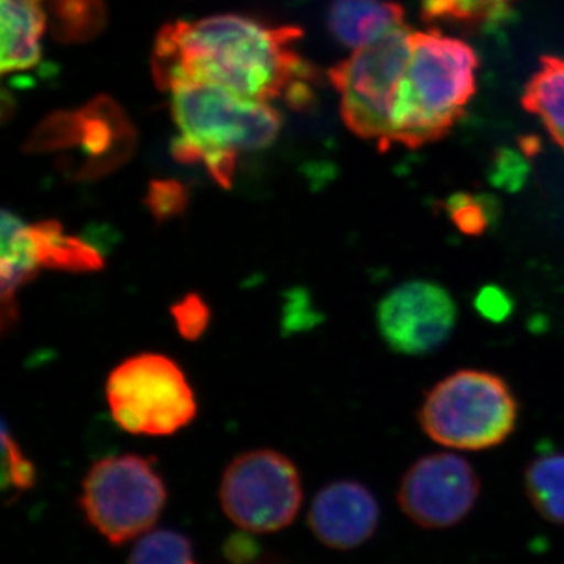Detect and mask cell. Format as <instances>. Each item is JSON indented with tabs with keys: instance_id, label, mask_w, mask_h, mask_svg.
<instances>
[{
	"instance_id": "cell-8",
	"label": "cell",
	"mask_w": 564,
	"mask_h": 564,
	"mask_svg": "<svg viewBox=\"0 0 564 564\" xmlns=\"http://www.w3.org/2000/svg\"><path fill=\"white\" fill-rule=\"evenodd\" d=\"M220 502L234 524L248 532H278L292 524L302 507L299 470L269 448L236 456L223 474Z\"/></svg>"
},
{
	"instance_id": "cell-1",
	"label": "cell",
	"mask_w": 564,
	"mask_h": 564,
	"mask_svg": "<svg viewBox=\"0 0 564 564\" xmlns=\"http://www.w3.org/2000/svg\"><path fill=\"white\" fill-rule=\"evenodd\" d=\"M302 35L295 25L236 13L169 22L152 46V77L163 91L203 84L254 101L285 98L304 109L313 102L315 73L295 50Z\"/></svg>"
},
{
	"instance_id": "cell-7",
	"label": "cell",
	"mask_w": 564,
	"mask_h": 564,
	"mask_svg": "<svg viewBox=\"0 0 564 564\" xmlns=\"http://www.w3.org/2000/svg\"><path fill=\"white\" fill-rule=\"evenodd\" d=\"M111 417L122 430L169 436L196 415L191 384L173 359L141 352L121 362L106 386Z\"/></svg>"
},
{
	"instance_id": "cell-17",
	"label": "cell",
	"mask_w": 564,
	"mask_h": 564,
	"mask_svg": "<svg viewBox=\"0 0 564 564\" xmlns=\"http://www.w3.org/2000/svg\"><path fill=\"white\" fill-rule=\"evenodd\" d=\"M516 2L518 0H422V18L429 22L492 31L513 20Z\"/></svg>"
},
{
	"instance_id": "cell-10",
	"label": "cell",
	"mask_w": 564,
	"mask_h": 564,
	"mask_svg": "<svg viewBox=\"0 0 564 564\" xmlns=\"http://www.w3.org/2000/svg\"><path fill=\"white\" fill-rule=\"evenodd\" d=\"M378 328L386 344L402 355H426L451 337L458 317L455 300L433 281H408L378 306Z\"/></svg>"
},
{
	"instance_id": "cell-6",
	"label": "cell",
	"mask_w": 564,
	"mask_h": 564,
	"mask_svg": "<svg viewBox=\"0 0 564 564\" xmlns=\"http://www.w3.org/2000/svg\"><path fill=\"white\" fill-rule=\"evenodd\" d=\"M166 488L150 458L118 455L93 464L82 481L80 508L93 529L120 545L151 532Z\"/></svg>"
},
{
	"instance_id": "cell-23",
	"label": "cell",
	"mask_w": 564,
	"mask_h": 564,
	"mask_svg": "<svg viewBox=\"0 0 564 564\" xmlns=\"http://www.w3.org/2000/svg\"><path fill=\"white\" fill-rule=\"evenodd\" d=\"M188 193L180 182L152 181L148 191L147 204L152 217L166 221L182 214L187 207Z\"/></svg>"
},
{
	"instance_id": "cell-11",
	"label": "cell",
	"mask_w": 564,
	"mask_h": 564,
	"mask_svg": "<svg viewBox=\"0 0 564 564\" xmlns=\"http://www.w3.org/2000/svg\"><path fill=\"white\" fill-rule=\"evenodd\" d=\"M307 521L323 544L337 551H350L377 532L380 505L358 481H334L315 496Z\"/></svg>"
},
{
	"instance_id": "cell-15",
	"label": "cell",
	"mask_w": 564,
	"mask_h": 564,
	"mask_svg": "<svg viewBox=\"0 0 564 564\" xmlns=\"http://www.w3.org/2000/svg\"><path fill=\"white\" fill-rule=\"evenodd\" d=\"M522 104L564 150V58L544 55L527 84Z\"/></svg>"
},
{
	"instance_id": "cell-20",
	"label": "cell",
	"mask_w": 564,
	"mask_h": 564,
	"mask_svg": "<svg viewBox=\"0 0 564 564\" xmlns=\"http://www.w3.org/2000/svg\"><path fill=\"white\" fill-rule=\"evenodd\" d=\"M128 564H195L191 541L173 530H154L140 536Z\"/></svg>"
},
{
	"instance_id": "cell-21",
	"label": "cell",
	"mask_w": 564,
	"mask_h": 564,
	"mask_svg": "<svg viewBox=\"0 0 564 564\" xmlns=\"http://www.w3.org/2000/svg\"><path fill=\"white\" fill-rule=\"evenodd\" d=\"M36 469L31 459L25 456L7 423L2 425V491L9 499L29 491L35 486Z\"/></svg>"
},
{
	"instance_id": "cell-22",
	"label": "cell",
	"mask_w": 564,
	"mask_h": 564,
	"mask_svg": "<svg viewBox=\"0 0 564 564\" xmlns=\"http://www.w3.org/2000/svg\"><path fill=\"white\" fill-rule=\"evenodd\" d=\"M445 209L452 223L466 236H481L491 225V207L484 198L458 193L448 199Z\"/></svg>"
},
{
	"instance_id": "cell-25",
	"label": "cell",
	"mask_w": 564,
	"mask_h": 564,
	"mask_svg": "<svg viewBox=\"0 0 564 564\" xmlns=\"http://www.w3.org/2000/svg\"><path fill=\"white\" fill-rule=\"evenodd\" d=\"M475 306L481 315L492 322L505 321L513 310L510 296L499 288H485L478 293Z\"/></svg>"
},
{
	"instance_id": "cell-12",
	"label": "cell",
	"mask_w": 564,
	"mask_h": 564,
	"mask_svg": "<svg viewBox=\"0 0 564 564\" xmlns=\"http://www.w3.org/2000/svg\"><path fill=\"white\" fill-rule=\"evenodd\" d=\"M3 76L36 66L41 61V39L47 25L46 0H0Z\"/></svg>"
},
{
	"instance_id": "cell-2",
	"label": "cell",
	"mask_w": 564,
	"mask_h": 564,
	"mask_svg": "<svg viewBox=\"0 0 564 564\" xmlns=\"http://www.w3.org/2000/svg\"><path fill=\"white\" fill-rule=\"evenodd\" d=\"M170 95L174 159L202 163L221 187L232 184L240 154L270 147L281 131V115L269 102L203 84L181 85Z\"/></svg>"
},
{
	"instance_id": "cell-3",
	"label": "cell",
	"mask_w": 564,
	"mask_h": 564,
	"mask_svg": "<svg viewBox=\"0 0 564 564\" xmlns=\"http://www.w3.org/2000/svg\"><path fill=\"white\" fill-rule=\"evenodd\" d=\"M411 54L392 115V144L421 148L443 139L477 91L478 57L440 31L411 33Z\"/></svg>"
},
{
	"instance_id": "cell-16",
	"label": "cell",
	"mask_w": 564,
	"mask_h": 564,
	"mask_svg": "<svg viewBox=\"0 0 564 564\" xmlns=\"http://www.w3.org/2000/svg\"><path fill=\"white\" fill-rule=\"evenodd\" d=\"M33 239L41 269L63 270V272H96L102 267L101 252L95 250L84 239L68 236L61 223L54 220L32 225Z\"/></svg>"
},
{
	"instance_id": "cell-18",
	"label": "cell",
	"mask_w": 564,
	"mask_h": 564,
	"mask_svg": "<svg viewBox=\"0 0 564 564\" xmlns=\"http://www.w3.org/2000/svg\"><path fill=\"white\" fill-rule=\"evenodd\" d=\"M525 491L545 521L564 525V454L545 452L525 470Z\"/></svg>"
},
{
	"instance_id": "cell-9",
	"label": "cell",
	"mask_w": 564,
	"mask_h": 564,
	"mask_svg": "<svg viewBox=\"0 0 564 564\" xmlns=\"http://www.w3.org/2000/svg\"><path fill=\"white\" fill-rule=\"evenodd\" d=\"M480 491V478L467 459L433 454L406 470L397 500L403 513L422 529H448L474 510Z\"/></svg>"
},
{
	"instance_id": "cell-24",
	"label": "cell",
	"mask_w": 564,
	"mask_h": 564,
	"mask_svg": "<svg viewBox=\"0 0 564 564\" xmlns=\"http://www.w3.org/2000/svg\"><path fill=\"white\" fill-rule=\"evenodd\" d=\"M172 315L181 336L188 340L198 339L206 332L210 321L209 306L195 293L174 303Z\"/></svg>"
},
{
	"instance_id": "cell-5",
	"label": "cell",
	"mask_w": 564,
	"mask_h": 564,
	"mask_svg": "<svg viewBox=\"0 0 564 564\" xmlns=\"http://www.w3.org/2000/svg\"><path fill=\"white\" fill-rule=\"evenodd\" d=\"M406 24L383 39L352 52L329 69V82L340 96V113L347 128L381 151L392 147V115L411 54Z\"/></svg>"
},
{
	"instance_id": "cell-4",
	"label": "cell",
	"mask_w": 564,
	"mask_h": 564,
	"mask_svg": "<svg viewBox=\"0 0 564 564\" xmlns=\"http://www.w3.org/2000/svg\"><path fill=\"white\" fill-rule=\"evenodd\" d=\"M518 415V400L503 378L485 370H459L426 393L419 422L434 443L477 452L507 441Z\"/></svg>"
},
{
	"instance_id": "cell-19",
	"label": "cell",
	"mask_w": 564,
	"mask_h": 564,
	"mask_svg": "<svg viewBox=\"0 0 564 564\" xmlns=\"http://www.w3.org/2000/svg\"><path fill=\"white\" fill-rule=\"evenodd\" d=\"M46 10L55 39L65 43L95 39L106 24L102 0H47Z\"/></svg>"
},
{
	"instance_id": "cell-14",
	"label": "cell",
	"mask_w": 564,
	"mask_h": 564,
	"mask_svg": "<svg viewBox=\"0 0 564 564\" xmlns=\"http://www.w3.org/2000/svg\"><path fill=\"white\" fill-rule=\"evenodd\" d=\"M41 270L39 251L33 239L32 225H25L18 215L2 214V329L3 333L17 322V293L22 285L39 276Z\"/></svg>"
},
{
	"instance_id": "cell-13",
	"label": "cell",
	"mask_w": 564,
	"mask_h": 564,
	"mask_svg": "<svg viewBox=\"0 0 564 564\" xmlns=\"http://www.w3.org/2000/svg\"><path fill=\"white\" fill-rule=\"evenodd\" d=\"M328 31L350 50H361L404 24V10L392 0H333Z\"/></svg>"
}]
</instances>
